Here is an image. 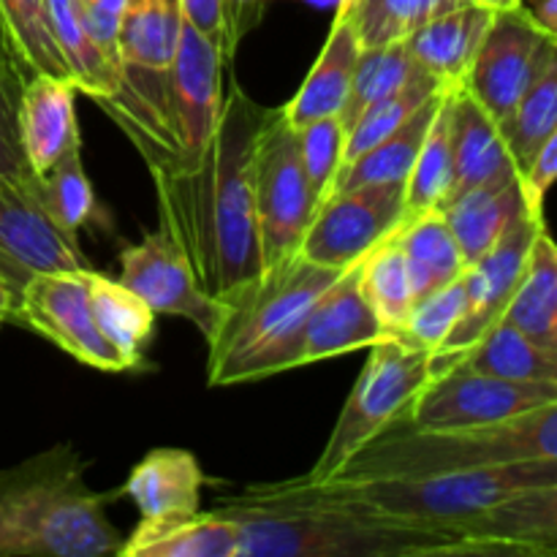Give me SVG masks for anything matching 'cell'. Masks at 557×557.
<instances>
[{
	"instance_id": "cell-25",
	"label": "cell",
	"mask_w": 557,
	"mask_h": 557,
	"mask_svg": "<svg viewBox=\"0 0 557 557\" xmlns=\"http://www.w3.org/2000/svg\"><path fill=\"white\" fill-rule=\"evenodd\" d=\"M392 237L400 245L417 299L449 286L466 272V256L441 210L403 218Z\"/></svg>"
},
{
	"instance_id": "cell-2",
	"label": "cell",
	"mask_w": 557,
	"mask_h": 557,
	"mask_svg": "<svg viewBox=\"0 0 557 557\" xmlns=\"http://www.w3.org/2000/svg\"><path fill=\"white\" fill-rule=\"evenodd\" d=\"M272 107L253 101L232 76L215 139L199 177L158 210L161 228L183 248L201 288L221 299L264 272L253 207V152Z\"/></svg>"
},
{
	"instance_id": "cell-50",
	"label": "cell",
	"mask_w": 557,
	"mask_h": 557,
	"mask_svg": "<svg viewBox=\"0 0 557 557\" xmlns=\"http://www.w3.org/2000/svg\"><path fill=\"white\" fill-rule=\"evenodd\" d=\"M9 60H14V54H11L9 33H5V22H3V14H0V63H9Z\"/></svg>"
},
{
	"instance_id": "cell-16",
	"label": "cell",
	"mask_w": 557,
	"mask_h": 557,
	"mask_svg": "<svg viewBox=\"0 0 557 557\" xmlns=\"http://www.w3.org/2000/svg\"><path fill=\"white\" fill-rule=\"evenodd\" d=\"M0 256L25 281L36 272L90 270L76 234L49 212L36 174L0 185Z\"/></svg>"
},
{
	"instance_id": "cell-32",
	"label": "cell",
	"mask_w": 557,
	"mask_h": 557,
	"mask_svg": "<svg viewBox=\"0 0 557 557\" xmlns=\"http://www.w3.org/2000/svg\"><path fill=\"white\" fill-rule=\"evenodd\" d=\"M451 90L444 92L424 136L419 156L413 161L411 174L406 180V218L422 215V212L441 210L451 194L455 183V163H451Z\"/></svg>"
},
{
	"instance_id": "cell-35",
	"label": "cell",
	"mask_w": 557,
	"mask_h": 557,
	"mask_svg": "<svg viewBox=\"0 0 557 557\" xmlns=\"http://www.w3.org/2000/svg\"><path fill=\"white\" fill-rule=\"evenodd\" d=\"M0 14L9 33L14 63L20 65L25 79L33 74H49L74 82L49 27L47 0H0Z\"/></svg>"
},
{
	"instance_id": "cell-15",
	"label": "cell",
	"mask_w": 557,
	"mask_h": 557,
	"mask_svg": "<svg viewBox=\"0 0 557 557\" xmlns=\"http://www.w3.org/2000/svg\"><path fill=\"white\" fill-rule=\"evenodd\" d=\"M120 283L139 294L156 315L190 321L205 341L221 321V299L201 288L183 248L163 228L120 250Z\"/></svg>"
},
{
	"instance_id": "cell-5",
	"label": "cell",
	"mask_w": 557,
	"mask_h": 557,
	"mask_svg": "<svg viewBox=\"0 0 557 557\" xmlns=\"http://www.w3.org/2000/svg\"><path fill=\"white\" fill-rule=\"evenodd\" d=\"M522 460H557V403L495 428L422 430L403 419L348 457L330 482L430 476Z\"/></svg>"
},
{
	"instance_id": "cell-26",
	"label": "cell",
	"mask_w": 557,
	"mask_h": 557,
	"mask_svg": "<svg viewBox=\"0 0 557 557\" xmlns=\"http://www.w3.org/2000/svg\"><path fill=\"white\" fill-rule=\"evenodd\" d=\"M451 368L517 384H557V348L531 341L509 321H498Z\"/></svg>"
},
{
	"instance_id": "cell-42",
	"label": "cell",
	"mask_w": 557,
	"mask_h": 557,
	"mask_svg": "<svg viewBox=\"0 0 557 557\" xmlns=\"http://www.w3.org/2000/svg\"><path fill=\"white\" fill-rule=\"evenodd\" d=\"M25 74L14 60L0 63V185L33 177L20 131V98Z\"/></svg>"
},
{
	"instance_id": "cell-45",
	"label": "cell",
	"mask_w": 557,
	"mask_h": 557,
	"mask_svg": "<svg viewBox=\"0 0 557 557\" xmlns=\"http://www.w3.org/2000/svg\"><path fill=\"white\" fill-rule=\"evenodd\" d=\"M557 174V134L549 136L542 145V150L531 158L525 169L520 172V185L522 196H525V205L533 215L544 218V196L553 188Z\"/></svg>"
},
{
	"instance_id": "cell-24",
	"label": "cell",
	"mask_w": 557,
	"mask_h": 557,
	"mask_svg": "<svg viewBox=\"0 0 557 557\" xmlns=\"http://www.w3.org/2000/svg\"><path fill=\"white\" fill-rule=\"evenodd\" d=\"M120 557H239V533L228 517L210 515L141 520L120 547Z\"/></svg>"
},
{
	"instance_id": "cell-23",
	"label": "cell",
	"mask_w": 557,
	"mask_h": 557,
	"mask_svg": "<svg viewBox=\"0 0 557 557\" xmlns=\"http://www.w3.org/2000/svg\"><path fill=\"white\" fill-rule=\"evenodd\" d=\"M205 471L185 449H152L131 471L123 493L139 509L141 520L188 517L199 511Z\"/></svg>"
},
{
	"instance_id": "cell-21",
	"label": "cell",
	"mask_w": 557,
	"mask_h": 557,
	"mask_svg": "<svg viewBox=\"0 0 557 557\" xmlns=\"http://www.w3.org/2000/svg\"><path fill=\"white\" fill-rule=\"evenodd\" d=\"M525 212L531 210L522 196L520 174L468 188L441 205V215L449 223L466 264L487 253Z\"/></svg>"
},
{
	"instance_id": "cell-48",
	"label": "cell",
	"mask_w": 557,
	"mask_h": 557,
	"mask_svg": "<svg viewBox=\"0 0 557 557\" xmlns=\"http://www.w3.org/2000/svg\"><path fill=\"white\" fill-rule=\"evenodd\" d=\"M528 11H531L533 20H536L549 36H557V0H536V5Z\"/></svg>"
},
{
	"instance_id": "cell-22",
	"label": "cell",
	"mask_w": 557,
	"mask_h": 557,
	"mask_svg": "<svg viewBox=\"0 0 557 557\" xmlns=\"http://www.w3.org/2000/svg\"><path fill=\"white\" fill-rule=\"evenodd\" d=\"M359 52H362V44L357 41L351 22L346 20L343 9H335L330 36H326L310 74L305 76L302 87L294 92L286 107H281L283 117L294 128H299L313 120L341 114V109L346 107L348 90H351Z\"/></svg>"
},
{
	"instance_id": "cell-52",
	"label": "cell",
	"mask_w": 557,
	"mask_h": 557,
	"mask_svg": "<svg viewBox=\"0 0 557 557\" xmlns=\"http://www.w3.org/2000/svg\"><path fill=\"white\" fill-rule=\"evenodd\" d=\"M305 3L319 5V9H337V5H341V0H305Z\"/></svg>"
},
{
	"instance_id": "cell-17",
	"label": "cell",
	"mask_w": 557,
	"mask_h": 557,
	"mask_svg": "<svg viewBox=\"0 0 557 557\" xmlns=\"http://www.w3.org/2000/svg\"><path fill=\"white\" fill-rule=\"evenodd\" d=\"M389 337L370 308L357 264L346 267L310 308L299 341V368L370 348Z\"/></svg>"
},
{
	"instance_id": "cell-51",
	"label": "cell",
	"mask_w": 557,
	"mask_h": 557,
	"mask_svg": "<svg viewBox=\"0 0 557 557\" xmlns=\"http://www.w3.org/2000/svg\"><path fill=\"white\" fill-rule=\"evenodd\" d=\"M0 272H3V275H5V277H11V281H14V283H16V286H20V288H22V286H25V277H22V275H20V272H16V270H14V267H11V264H9V261H5V259H3V256H0Z\"/></svg>"
},
{
	"instance_id": "cell-10",
	"label": "cell",
	"mask_w": 557,
	"mask_h": 557,
	"mask_svg": "<svg viewBox=\"0 0 557 557\" xmlns=\"http://www.w3.org/2000/svg\"><path fill=\"white\" fill-rule=\"evenodd\" d=\"M406 218V185L332 190L315 205L299 256L330 270L362 261Z\"/></svg>"
},
{
	"instance_id": "cell-43",
	"label": "cell",
	"mask_w": 557,
	"mask_h": 557,
	"mask_svg": "<svg viewBox=\"0 0 557 557\" xmlns=\"http://www.w3.org/2000/svg\"><path fill=\"white\" fill-rule=\"evenodd\" d=\"M177 3L180 11H183V20L218 49V54H221L228 69L234 63V54H237L243 38L234 30L226 0H177Z\"/></svg>"
},
{
	"instance_id": "cell-34",
	"label": "cell",
	"mask_w": 557,
	"mask_h": 557,
	"mask_svg": "<svg viewBox=\"0 0 557 557\" xmlns=\"http://www.w3.org/2000/svg\"><path fill=\"white\" fill-rule=\"evenodd\" d=\"M424 74L417 63H413L411 52H408L406 41L384 44V47H364L359 52L357 69H354L351 90H348L346 107L341 109L343 128H351L370 107L381 103L384 98L395 96L400 87Z\"/></svg>"
},
{
	"instance_id": "cell-39",
	"label": "cell",
	"mask_w": 557,
	"mask_h": 557,
	"mask_svg": "<svg viewBox=\"0 0 557 557\" xmlns=\"http://www.w3.org/2000/svg\"><path fill=\"white\" fill-rule=\"evenodd\" d=\"M44 201L58 223L69 232H79L96 215V196L82 163V147L65 152L49 172L36 174Z\"/></svg>"
},
{
	"instance_id": "cell-28",
	"label": "cell",
	"mask_w": 557,
	"mask_h": 557,
	"mask_svg": "<svg viewBox=\"0 0 557 557\" xmlns=\"http://www.w3.org/2000/svg\"><path fill=\"white\" fill-rule=\"evenodd\" d=\"M85 283L90 294L92 319L101 335L123 357L128 370L139 368L145 362V348L150 346L152 332H156V313L150 305L128 286L101 272L85 270Z\"/></svg>"
},
{
	"instance_id": "cell-6",
	"label": "cell",
	"mask_w": 557,
	"mask_h": 557,
	"mask_svg": "<svg viewBox=\"0 0 557 557\" xmlns=\"http://www.w3.org/2000/svg\"><path fill=\"white\" fill-rule=\"evenodd\" d=\"M326 484V482H324ZM375 509L466 536L468 525L509 495L528 487L557 484V460H522L506 466L466 468L430 476H392L368 482H332ZM468 539V536H466Z\"/></svg>"
},
{
	"instance_id": "cell-7",
	"label": "cell",
	"mask_w": 557,
	"mask_h": 557,
	"mask_svg": "<svg viewBox=\"0 0 557 557\" xmlns=\"http://www.w3.org/2000/svg\"><path fill=\"white\" fill-rule=\"evenodd\" d=\"M430 379V351L406 346L395 337H381L373 343L324 451L302 476L305 482H330L346 466L348 457L357 455L368 441L411 417L413 403Z\"/></svg>"
},
{
	"instance_id": "cell-33",
	"label": "cell",
	"mask_w": 557,
	"mask_h": 557,
	"mask_svg": "<svg viewBox=\"0 0 557 557\" xmlns=\"http://www.w3.org/2000/svg\"><path fill=\"white\" fill-rule=\"evenodd\" d=\"M500 134L517 174L531 163L544 141L557 134V58L549 60L528 85L509 117L500 123Z\"/></svg>"
},
{
	"instance_id": "cell-27",
	"label": "cell",
	"mask_w": 557,
	"mask_h": 557,
	"mask_svg": "<svg viewBox=\"0 0 557 557\" xmlns=\"http://www.w3.org/2000/svg\"><path fill=\"white\" fill-rule=\"evenodd\" d=\"M444 92L430 98L419 112H413L400 128L392 131L389 136H384L379 145H373L370 150L359 152L357 158L343 163V166L337 169L332 190L359 188V185H406L408 174H411L413 169V161H417L419 156V147H422L424 136H428L430 123H433L435 112H438V103L441 98H444Z\"/></svg>"
},
{
	"instance_id": "cell-19",
	"label": "cell",
	"mask_w": 557,
	"mask_h": 557,
	"mask_svg": "<svg viewBox=\"0 0 557 557\" xmlns=\"http://www.w3.org/2000/svg\"><path fill=\"white\" fill-rule=\"evenodd\" d=\"M490 20H493V11L484 5L462 3L417 27L406 38V47L424 74L433 76L446 90H457V87H466L468 71H471Z\"/></svg>"
},
{
	"instance_id": "cell-41",
	"label": "cell",
	"mask_w": 557,
	"mask_h": 557,
	"mask_svg": "<svg viewBox=\"0 0 557 557\" xmlns=\"http://www.w3.org/2000/svg\"><path fill=\"white\" fill-rule=\"evenodd\" d=\"M297 145L299 158H302L305 177H308L310 194L319 205L326 194L332 190V183L337 177V169L343 163V145H346V128H343L341 117L313 120L308 125L297 128Z\"/></svg>"
},
{
	"instance_id": "cell-29",
	"label": "cell",
	"mask_w": 557,
	"mask_h": 557,
	"mask_svg": "<svg viewBox=\"0 0 557 557\" xmlns=\"http://www.w3.org/2000/svg\"><path fill=\"white\" fill-rule=\"evenodd\" d=\"M500 321H509L542 346L557 348V248L547 226L533 239L525 270Z\"/></svg>"
},
{
	"instance_id": "cell-38",
	"label": "cell",
	"mask_w": 557,
	"mask_h": 557,
	"mask_svg": "<svg viewBox=\"0 0 557 557\" xmlns=\"http://www.w3.org/2000/svg\"><path fill=\"white\" fill-rule=\"evenodd\" d=\"M444 90L446 87H441L433 76L419 74L417 79H411L406 87H400L395 96L384 98L381 103L370 107L368 112L348 128L346 145H343V163L357 158L359 152L370 150L373 145H379L384 136H389L392 131L400 128L413 112H419L430 98H435Z\"/></svg>"
},
{
	"instance_id": "cell-1",
	"label": "cell",
	"mask_w": 557,
	"mask_h": 557,
	"mask_svg": "<svg viewBox=\"0 0 557 557\" xmlns=\"http://www.w3.org/2000/svg\"><path fill=\"white\" fill-rule=\"evenodd\" d=\"M215 511L237 525L239 557H487L460 533L397 520L341 484L302 476L256 484Z\"/></svg>"
},
{
	"instance_id": "cell-18",
	"label": "cell",
	"mask_w": 557,
	"mask_h": 557,
	"mask_svg": "<svg viewBox=\"0 0 557 557\" xmlns=\"http://www.w3.org/2000/svg\"><path fill=\"white\" fill-rule=\"evenodd\" d=\"M74 82L49 74L25 79L20 98V131L33 174H44L69 150L82 147L74 112Z\"/></svg>"
},
{
	"instance_id": "cell-31",
	"label": "cell",
	"mask_w": 557,
	"mask_h": 557,
	"mask_svg": "<svg viewBox=\"0 0 557 557\" xmlns=\"http://www.w3.org/2000/svg\"><path fill=\"white\" fill-rule=\"evenodd\" d=\"M183 11L177 0H131L117 33L120 63L166 71L180 44Z\"/></svg>"
},
{
	"instance_id": "cell-47",
	"label": "cell",
	"mask_w": 557,
	"mask_h": 557,
	"mask_svg": "<svg viewBox=\"0 0 557 557\" xmlns=\"http://www.w3.org/2000/svg\"><path fill=\"white\" fill-rule=\"evenodd\" d=\"M20 292L11 277H5L0 272V326L9 324V321H16V305H20Z\"/></svg>"
},
{
	"instance_id": "cell-44",
	"label": "cell",
	"mask_w": 557,
	"mask_h": 557,
	"mask_svg": "<svg viewBox=\"0 0 557 557\" xmlns=\"http://www.w3.org/2000/svg\"><path fill=\"white\" fill-rule=\"evenodd\" d=\"M131 0H79L82 20H85L87 30H90L92 41L120 63L117 54V33L123 25V16L128 11Z\"/></svg>"
},
{
	"instance_id": "cell-20",
	"label": "cell",
	"mask_w": 557,
	"mask_h": 557,
	"mask_svg": "<svg viewBox=\"0 0 557 557\" xmlns=\"http://www.w3.org/2000/svg\"><path fill=\"white\" fill-rule=\"evenodd\" d=\"M449 109L451 163H455V183L449 196L517 174L498 120L466 87L451 90Z\"/></svg>"
},
{
	"instance_id": "cell-11",
	"label": "cell",
	"mask_w": 557,
	"mask_h": 557,
	"mask_svg": "<svg viewBox=\"0 0 557 557\" xmlns=\"http://www.w3.org/2000/svg\"><path fill=\"white\" fill-rule=\"evenodd\" d=\"M553 58H557V36H549L525 5L493 11L468 71L466 90L500 125Z\"/></svg>"
},
{
	"instance_id": "cell-36",
	"label": "cell",
	"mask_w": 557,
	"mask_h": 557,
	"mask_svg": "<svg viewBox=\"0 0 557 557\" xmlns=\"http://www.w3.org/2000/svg\"><path fill=\"white\" fill-rule=\"evenodd\" d=\"M468 0H341L337 9H343L364 49L406 41L424 22Z\"/></svg>"
},
{
	"instance_id": "cell-4",
	"label": "cell",
	"mask_w": 557,
	"mask_h": 557,
	"mask_svg": "<svg viewBox=\"0 0 557 557\" xmlns=\"http://www.w3.org/2000/svg\"><path fill=\"white\" fill-rule=\"evenodd\" d=\"M341 272L294 256L221 297V321L207 337V384H248L299 368L305 319Z\"/></svg>"
},
{
	"instance_id": "cell-9",
	"label": "cell",
	"mask_w": 557,
	"mask_h": 557,
	"mask_svg": "<svg viewBox=\"0 0 557 557\" xmlns=\"http://www.w3.org/2000/svg\"><path fill=\"white\" fill-rule=\"evenodd\" d=\"M253 207L259 226L261 264L267 270L299 256L315 201L299 158L297 128L272 107L253 152Z\"/></svg>"
},
{
	"instance_id": "cell-14",
	"label": "cell",
	"mask_w": 557,
	"mask_h": 557,
	"mask_svg": "<svg viewBox=\"0 0 557 557\" xmlns=\"http://www.w3.org/2000/svg\"><path fill=\"white\" fill-rule=\"evenodd\" d=\"M16 324L38 332L87 368L123 373L128 364L109 346L92 319L85 270L36 272L25 281L16 305Z\"/></svg>"
},
{
	"instance_id": "cell-3",
	"label": "cell",
	"mask_w": 557,
	"mask_h": 557,
	"mask_svg": "<svg viewBox=\"0 0 557 557\" xmlns=\"http://www.w3.org/2000/svg\"><path fill=\"white\" fill-rule=\"evenodd\" d=\"M123 536L71 446L0 471V557H107Z\"/></svg>"
},
{
	"instance_id": "cell-8",
	"label": "cell",
	"mask_w": 557,
	"mask_h": 557,
	"mask_svg": "<svg viewBox=\"0 0 557 557\" xmlns=\"http://www.w3.org/2000/svg\"><path fill=\"white\" fill-rule=\"evenodd\" d=\"M223 69L226 63L218 49L183 20L177 52L169 65L180 156L172 166L152 174L158 210H166L205 169L223 109Z\"/></svg>"
},
{
	"instance_id": "cell-13",
	"label": "cell",
	"mask_w": 557,
	"mask_h": 557,
	"mask_svg": "<svg viewBox=\"0 0 557 557\" xmlns=\"http://www.w3.org/2000/svg\"><path fill=\"white\" fill-rule=\"evenodd\" d=\"M547 226L542 215L525 212L493 248L462 272V288H466V308L460 321L446 337L438 351L430 354V370L433 375L449 370L490 326L504 319V310L520 283L525 270L528 253L536 234Z\"/></svg>"
},
{
	"instance_id": "cell-49",
	"label": "cell",
	"mask_w": 557,
	"mask_h": 557,
	"mask_svg": "<svg viewBox=\"0 0 557 557\" xmlns=\"http://www.w3.org/2000/svg\"><path fill=\"white\" fill-rule=\"evenodd\" d=\"M468 3L484 5V9L490 11H506V9H517V5H522V0H468Z\"/></svg>"
},
{
	"instance_id": "cell-40",
	"label": "cell",
	"mask_w": 557,
	"mask_h": 557,
	"mask_svg": "<svg viewBox=\"0 0 557 557\" xmlns=\"http://www.w3.org/2000/svg\"><path fill=\"white\" fill-rule=\"evenodd\" d=\"M462 308H466V288H462V277H457L449 286L413 302L411 313H408L406 324L397 332L395 341L430 354L438 351L460 321Z\"/></svg>"
},
{
	"instance_id": "cell-46",
	"label": "cell",
	"mask_w": 557,
	"mask_h": 557,
	"mask_svg": "<svg viewBox=\"0 0 557 557\" xmlns=\"http://www.w3.org/2000/svg\"><path fill=\"white\" fill-rule=\"evenodd\" d=\"M228 16H232V25L237 30V36L243 38L250 27L259 22L261 9H264V0H226Z\"/></svg>"
},
{
	"instance_id": "cell-12",
	"label": "cell",
	"mask_w": 557,
	"mask_h": 557,
	"mask_svg": "<svg viewBox=\"0 0 557 557\" xmlns=\"http://www.w3.org/2000/svg\"><path fill=\"white\" fill-rule=\"evenodd\" d=\"M553 403H557V384H517L449 368L424 384L408 422L422 430L495 428Z\"/></svg>"
},
{
	"instance_id": "cell-30",
	"label": "cell",
	"mask_w": 557,
	"mask_h": 557,
	"mask_svg": "<svg viewBox=\"0 0 557 557\" xmlns=\"http://www.w3.org/2000/svg\"><path fill=\"white\" fill-rule=\"evenodd\" d=\"M47 14L52 36L69 63L76 92H85L92 101L112 96L120 79V63H114L87 30L82 20L79 0H47Z\"/></svg>"
},
{
	"instance_id": "cell-37",
	"label": "cell",
	"mask_w": 557,
	"mask_h": 557,
	"mask_svg": "<svg viewBox=\"0 0 557 557\" xmlns=\"http://www.w3.org/2000/svg\"><path fill=\"white\" fill-rule=\"evenodd\" d=\"M359 275H362V288L370 308L379 315L386 335L395 337L403 330V324H406L413 302H417V292H413V283L411 275H408L400 245L395 243L392 234L386 239H381L359 261Z\"/></svg>"
}]
</instances>
